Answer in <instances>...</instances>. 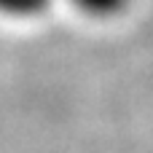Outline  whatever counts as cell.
I'll use <instances>...</instances> for the list:
<instances>
[{
    "mask_svg": "<svg viewBox=\"0 0 153 153\" xmlns=\"http://www.w3.org/2000/svg\"><path fill=\"white\" fill-rule=\"evenodd\" d=\"M75 11H81L89 19H100V22H110L124 16L134 0H67Z\"/></svg>",
    "mask_w": 153,
    "mask_h": 153,
    "instance_id": "obj_1",
    "label": "cell"
},
{
    "mask_svg": "<svg viewBox=\"0 0 153 153\" xmlns=\"http://www.w3.org/2000/svg\"><path fill=\"white\" fill-rule=\"evenodd\" d=\"M51 0H0V16L5 19H38L46 13Z\"/></svg>",
    "mask_w": 153,
    "mask_h": 153,
    "instance_id": "obj_2",
    "label": "cell"
}]
</instances>
